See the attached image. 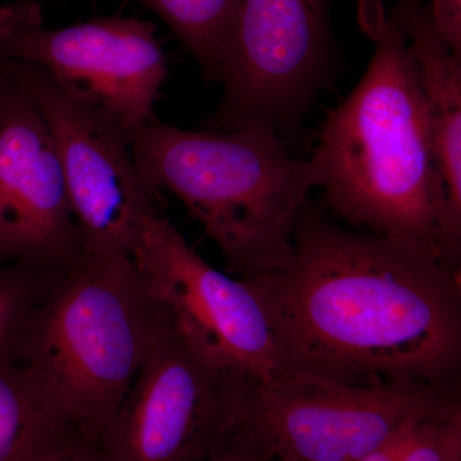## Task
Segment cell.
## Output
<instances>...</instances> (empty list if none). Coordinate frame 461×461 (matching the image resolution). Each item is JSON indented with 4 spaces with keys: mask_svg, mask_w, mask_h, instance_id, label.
<instances>
[{
    "mask_svg": "<svg viewBox=\"0 0 461 461\" xmlns=\"http://www.w3.org/2000/svg\"><path fill=\"white\" fill-rule=\"evenodd\" d=\"M244 280L268 318L278 375L353 384L459 378L460 267L429 249L348 229L309 203L287 262Z\"/></svg>",
    "mask_w": 461,
    "mask_h": 461,
    "instance_id": "6da1fadb",
    "label": "cell"
},
{
    "mask_svg": "<svg viewBox=\"0 0 461 461\" xmlns=\"http://www.w3.org/2000/svg\"><path fill=\"white\" fill-rule=\"evenodd\" d=\"M375 45L359 83L321 123L311 158L318 187L330 212L348 226L415 242L460 267L408 42L387 18Z\"/></svg>",
    "mask_w": 461,
    "mask_h": 461,
    "instance_id": "7a4b0ae2",
    "label": "cell"
},
{
    "mask_svg": "<svg viewBox=\"0 0 461 461\" xmlns=\"http://www.w3.org/2000/svg\"><path fill=\"white\" fill-rule=\"evenodd\" d=\"M129 139L142 176L181 200L235 277L287 262L320 177L313 162L294 157L277 132L262 126L191 131L150 122Z\"/></svg>",
    "mask_w": 461,
    "mask_h": 461,
    "instance_id": "3957f363",
    "label": "cell"
},
{
    "mask_svg": "<svg viewBox=\"0 0 461 461\" xmlns=\"http://www.w3.org/2000/svg\"><path fill=\"white\" fill-rule=\"evenodd\" d=\"M173 323L131 257L84 253L33 309L16 362L75 435L98 447L148 351Z\"/></svg>",
    "mask_w": 461,
    "mask_h": 461,
    "instance_id": "277c9868",
    "label": "cell"
},
{
    "mask_svg": "<svg viewBox=\"0 0 461 461\" xmlns=\"http://www.w3.org/2000/svg\"><path fill=\"white\" fill-rule=\"evenodd\" d=\"M457 399V379L353 384L282 373L249 382L233 435L269 461H360L411 421Z\"/></svg>",
    "mask_w": 461,
    "mask_h": 461,
    "instance_id": "5b68a950",
    "label": "cell"
},
{
    "mask_svg": "<svg viewBox=\"0 0 461 461\" xmlns=\"http://www.w3.org/2000/svg\"><path fill=\"white\" fill-rule=\"evenodd\" d=\"M0 72L50 130L84 253L131 257L148 221L160 213L159 191L136 165L122 123L33 63L0 54Z\"/></svg>",
    "mask_w": 461,
    "mask_h": 461,
    "instance_id": "8992f818",
    "label": "cell"
},
{
    "mask_svg": "<svg viewBox=\"0 0 461 461\" xmlns=\"http://www.w3.org/2000/svg\"><path fill=\"white\" fill-rule=\"evenodd\" d=\"M249 379L175 323L148 351L100 438L99 461H205L238 424Z\"/></svg>",
    "mask_w": 461,
    "mask_h": 461,
    "instance_id": "52a82bcc",
    "label": "cell"
},
{
    "mask_svg": "<svg viewBox=\"0 0 461 461\" xmlns=\"http://www.w3.org/2000/svg\"><path fill=\"white\" fill-rule=\"evenodd\" d=\"M332 0H241L224 53L223 95L209 130L262 126L285 141L299 131L335 63Z\"/></svg>",
    "mask_w": 461,
    "mask_h": 461,
    "instance_id": "ba28073f",
    "label": "cell"
},
{
    "mask_svg": "<svg viewBox=\"0 0 461 461\" xmlns=\"http://www.w3.org/2000/svg\"><path fill=\"white\" fill-rule=\"evenodd\" d=\"M0 54L41 67L67 89L113 114L127 132L154 122L168 74L156 26L135 17L48 27L39 3L0 7Z\"/></svg>",
    "mask_w": 461,
    "mask_h": 461,
    "instance_id": "9c48e42d",
    "label": "cell"
},
{
    "mask_svg": "<svg viewBox=\"0 0 461 461\" xmlns=\"http://www.w3.org/2000/svg\"><path fill=\"white\" fill-rule=\"evenodd\" d=\"M131 258L177 329L218 363L250 382L278 375L275 339L256 291L205 262L166 215L148 221Z\"/></svg>",
    "mask_w": 461,
    "mask_h": 461,
    "instance_id": "30bf717a",
    "label": "cell"
},
{
    "mask_svg": "<svg viewBox=\"0 0 461 461\" xmlns=\"http://www.w3.org/2000/svg\"><path fill=\"white\" fill-rule=\"evenodd\" d=\"M83 254L50 130L29 96L2 74L0 263L59 271Z\"/></svg>",
    "mask_w": 461,
    "mask_h": 461,
    "instance_id": "8fae6325",
    "label": "cell"
},
{
    "mask_svg": "<svg viewBox=\"0 0 461 461\" xmlns=\"http://www.w3.org/2000/svg\"><path fill=\"white\" fill-rule=\"evenodd\" d=\"M387 18L406 39L417 67L444 185L448 239L461 256V57L437 30L429 3L397 0Z\"/></svg>",
    "mask_w": 461,
    "mask_h": 461,
    "instance_id": "7c38bea8",
    "label": "cell"
},
{
    "mask_svg": "<svg viewBox=\"0 0 461 461\" xmlns=\"http://www.w3.org/2000/svg\"><path fill=\"white\" fill-rule=\"evenodd\" d=\"M77 439L20 363L0 364V461H45Z\"/></svg>",
    "mask_w": 461,
    "mask_h": 461,
    "instance_id": "4fadbf2b",
    "label": "cell"
},
{
    "mask_svg": "<svg viewBox=\"0 0 461 461\" xmlns=\"http://www.w3.org/2000/svg\"><path fill=\"white\" fill-rule=\"evenodd\" d=\"M156 14L198 63L206 81H220L241 0H138Z\"/></svg>",
    "mask_w": 461,
    "mask_h": 461,
    "instance_id": "5bb4252c",
    "label": "cell"
},
{
    "mask_svg": "<svg viewBox=\"0 0 461 461\" xmlns=\"http://www.w3.org/2000/svg\"><path fill=\"white\" fill-rule=\"evenodd\" d=\"M360 461H461V399L411 421Z\"/></svg>",
    "mask_w": 461,
    "mask_h": 461,
    "instance_id": "9a60e30c",
    "label": "cell"
},
{
    "mask_svg": "<svg viewBox=\"0 0 461 461\" xmlns=\"http://www.w3.org/2000/svg\"><path fill=\"white\" fill-rule=\"evenodd\" d=\"M62 271L0 263V364L16 360L30 315Z\"/></svg>",
    "mask_w": 461,
    "mask_h": 461,
    "instance_id": "2e32d148",
    "label": "cell"
},
{
    "mask_svg": "<svg viewBox=\"0 0 461 461\" xmlns=\"http://www.w3.org/2000/svg\"><path fill=\"white\" fill-rule=\"evenodd\" d=\"M429 5L437 30L461 57V0H430Z\"/></svg>",
    "mask_w": 461,
    "mask_h": 461,
    "instance_id": "e0dca14e",
    "label": "cell"
},
{
    "mask_svg": "<svg viewBox=\"0 0 461 461\" xmlns=\"http://www.w3.org/2000/svg\"><path fill=\"white\" fill-rule=\"evenodd\" d=\"M360 30L372 41L377 42L387 25L384 0H355Z\"/></svg>",
    "mask_w": 461,
    "mask_h": 461,
    "instance_id": "ac0fdd59",
    "label": "cell"
},
{
    "mask_svg": "<svg viewBox=\"0 0 461 461\" xmlns=\"http://www.w3.org/2000/svg\"><path fill=\"white\" fill-rule=\"evenodd\" d=\"M205 461H269L259 450L241 437L232 435L217 453Z\"/></svg>",
    "mask_w": 461,
    "mask_h": 461,
    "instance_id": "d6986e66",
    "label": "cell"
},
{
    "mask_svg": "<svg viewBox=\"0 0 461 461\" xmlns=\"http://www.w3.org/2000/svg\"><path fill=\"white\" fill-rule=\"evenodd\" d=\"M45 461H99V459L96 447L77 439Z\"/></svg>",
    "mask_w": 461,
    "mask_h": 461,
    "instance_id": "ffe728a7",
    "label": "cell"
},
{
    "mask_svg": "<svg viewBox=\"0 0 461 461\" xmlns=\"http://www.w3.org/2000/svg\"><path fill=\"white\" fill-rule=\"evenodd\" d=\"M27 2H35V3H39V2H41V0H27Z\"/></svg>",
    "mask_w": 461,
    "mask_h": 461,
    "instance_id": "44dd1931",
    "label": "cell"
},
{
    "mask_svg": "<svg viewBox=\"0 0 461 461\" xmlns=\"http://www.w3.org/2000/svg\"><path fill=\"white\" fill-rule=\"evenodd\" d=\"M0 83H2V74H0Z\"/></svg>",
    "mask_w": 461,
    "mask_h": 461,
    "instance_id": "7402d4cb",
    "label": "cell"
}]
</instances>
